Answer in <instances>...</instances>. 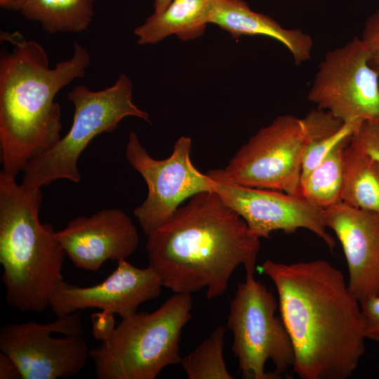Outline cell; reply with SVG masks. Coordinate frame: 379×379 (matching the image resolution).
<instances>
[{"mask_svg":"<svg viewBox=\"0 0 379 379\" xmlns=\"http://www.w3.org/2000/svg\"><path fill=\"white\" fill-rule=\"evenodd\" d=\"M41 188L18 184L0 171V263L7 303L43 312L51 305L67 256L53 227L41 223Z\"/></svg>","mask_w":379,"mask_h":379,"instance_id":"obj_4","label":"cell"},{"mask_svg":"<svg viewBox=\"0 0 379 379\" xmlns=\"http://www.w3.org/2000/svg\"><path fill=\"white\" fill-rule=\"evenodd\" d=\"M361 122H346L337 133L307 143L302 159L300 183L314 170L342 140L352 136Z\"/></svg>","mask_w":379,"mask_h":379,"instance_id":"obj_22","label":"cell"},{"mask_svg":"<svg viewBox=\"0 0 379 379\" xmlns=\"http://www.w3.org/2000/svg\"><path fill=\"white\" fill-rule=\"evenodd\" d=\"M94 0H28L20 11L48 33H79L93 20Z\"/></svg>","mask_w":379,"mask_h":379,"instance_id":"obj_19","label":"cell"},{"mask_svg":"<svg viewBox=\"0 0 379 379\" xmlns=\"http://www.w3.org/2000/svg\"><path fill=\"white\" fill-rule=\"evenodd\" d=\"M190 293H175L152 312L122 319L112 335L90 350L98 379H154L178 364L180 335L192 318Z\"/></svg>","mask_w":379,"mask_h":379,"instance_id":"obj_5","label":"cell"},{"mask_svg":"<svg viewBox=\"0 0 379 379\" xmlns=\"http://www.w3.org/2000/svg\"><path fill=\"white\" fill-rule=\"evenodd\" d=\"M307 142L301 119L278 116L218 171L237 185L302 196V159Z\"/></svg>","mask_w":379,"mask_h":379,"instance_id":"obj_8","label":"cell"},{"mask_svg":"<svg viewBox=\"0 0 379 379\" xmlns=\"http://www.w3.org/2000/svg\"><path fill=\"white\" fill-rule=\"evenodd\" d=\"M350 145L379 164V119L362 121L351 136Z\"/></svg>","mask_w":379,"mask_h":379,"instance_id":"obj_23","label":"cell"},{"mask_svg":"<svg viewBox=\"0 0 379 379\" xmlns=\"http://www.w3.org/2000/svg\"><path fill=\"white\" fill-rule=\"evenodd\" d=\"M114 314L109 310H102L91 315L92 334L96 340L104 342L112 335L117 326Z\"/></svg>","mask_w":379,"mask_h":379,"instance_id":"obj_26","label":"cell"},{"mask_svg":"<svg viewBox=\"0 0 379 379\" xmlns=\"http://www.w3.org/2000/svg\"><path fill=\"white\" fill-rule=\"evenodd\" d=\"M147 236L148 267L174 293L206 289L211 300L225 292L239 265L254 275L260 238L214 190L190 197Z\"/></svg>","mask_w":379,"mask_h":379,"instance_id":"obj_2","label":"cell"},{"mask_svg":"<svg viewBox=\"0 0 379 379\" xmlns=\"http://www.w3.org/2000/svg\"><path fill=\"white\" fill-rule=\"evenodd\" d=\"M215 24L232 38L264 36L277 40L292 54L295 65L311 58L312 37L299 29H286L269 15L253 11L244 0H213L209 24Z\"/></svg>","mask_w":379,"mask_h":379,"instance_id":"obj_16","label":"cell"},{"mask_svg":"<svg viewBox=\"0 0 379 379\" xmlns=\"http://www.w3.org/2000/svg\"><path fill=\"white\" fill-rule=\"evenodd\" d=\"M162 286L159 277L151 267L139 268L120 260L115 270L98 284L83 287L62 281L50 307L57 317L98 308L124 319L136 312L143 302L159 296Z\"/></svg>","mask_w":379,"mask_h":379,"instance_id":"obj_13","label":"cell"},{"mask_svg":"<svg viewBox=\"0 0 379 379\" xmlns=\"http://www.w3.org/2000/svg\"><path fill=\"white\" fill-rule=\"evenodd\" d=\"M0 379H22L16 362L6 353H0Z\"/></svg>","mask_w":379,"mask_h":379,"instance_id":"obj_27","label":"cell"},{"mask_svg":"<svg viewBox=\"0 0 379 379\" xmlns=\"http://www.w3.org/2000/svg\"><path fill=\"white\" fill-rule=\"evenodd\" d=\"M79 311L48 324H8L0 329V350L18 364L22 379L74 376L90 357Z\"/></svg>","mask_w":379,"mask_h":379,"instance_id":"obj_9","label":"cell"},{"mask_svg":"<svg viewBox=\"0 0 379 379\" xmlns=\"http://www.w3.org/2000/svg\"><path fill=\"white\" fill-rule=\"evenodd\" d=\"M207 174L214 181V191L258 238H268L277 230L291 233L304 228L321 238L330 249L334 248L335 241L327 232L324 209L304 197L237 185L222 177L218 169L211 170Z\"/></svg>","mask_w":379,"mask_h":379,"instance_id":"obj_12","label":"cell"},{"mask_svg":"<svg viewBox=\"0 0 379 379\" xmlns=\"http://www.w3.org/2000/svg\"><path fill=\"white\" fill-rule=\"evenodd\" d=\"M213 0H173L159 13H153L134 34L141 45L155 44L175 35L182 41L200 37L209 24Z\"/></svg>","mask_w":379,"mask_h":379,"instance_id":"obj_17","label":"cell"},{"mask_svg":"<svg viewBox=\"0 0 379 379\" xmlns=\"http://www.w3.org/2000/svg\"><path fill=\"white\" fill-rule=\"evenodd\" d=\"M173 0H154V13H161L168 6Z\"/></svg>","mask_w":379,"mask_h":379,"instance_id":"obj_29","label":"cell"},{"mask_svg":"<svg viewBox=\"0 0 379 379\" xmlns=\"http://www.w3.org/2000/svg\"><path fill=\"white\" fill-rule=\"evenodd\" d=\"M324 215L343 247L352 294L359 302L379 295V214L340 202Z\"/></svg>","mask_w":379,"mask_h":379,"instance_id":"obj_15","label":"cell"},{"mask_svg":"<svg viewBox=\"0 0 379 379\" xmlns=\"http://www.w3.org/2000/svg\"><path fill=\"white\" fill-rule=\"evenodd\" d=\"M227 326L218 325L180 364L189 379H233L224 359Z\"/></svg>","mask_w":379,"mask_h":379,"instance_id":"obj_21","label":"cell"},{"mask_svg":"<svg viewBox=\"0 0 379 379\" xmlns=\"http://www.w3.org/2000/svg\"><path fill=\"white\" fill-rule=\"evenodd\" d=\"M301 379H347L366 352L361 306L343 274L329 262L266 260Z\"/></svg>","mask_w":379,"mask_h":379,"instance_id":"obj_1","label":"cell"},{"mask_svg":"<svg viewBox=\"0 0 379 379\" xmlns=\"http://www.w3.org/2000/svg\"><path fill=\"white\" fill-rule=\"evenodd\" d=\"M12 50L0 59V148L2 171L16 177L29 161L60 140L58 92L83 77L90 64L87 50L77 42L69 60L50 67L45 49L20 34L1 32Z\"/></svg>","mask_w":379,"mask_h":379,"instance_id":"obj_3","label":"cell"},{"mask_svg":"<svg viewBox=\"0 0 379 379\" xmlns=\"http://www.w3.org/2000/svg\"><path fill=\"white\" fill-rule=\"evenodd\" d=\"M67 98L74 107L72 126L55 145L29 161L22 180L27 187L41 188L59 179L79 182V157L95 136L112 132L126 117L150 123L149 114L133 103L132 81L123 73L104 90L94 91L78 85Z\"/></svg>","mask_w":379,"mask_h":379,"instance_id":"obj_6","label":"cell"},{"mask_svg":"<svg viewBox=\"0 0 379 379\" xmlns=\"http://www.w3.org/2000/svg\"><path fill=\"white\" fill-rule=\"evenodd\" d=\"M350 139L338 142L300 183L302 196L317 207L326 209L342 202L343 153Z\"/></svg>","mask_w":379,"mask_h":379,"instance_id":"obj_20","label":"cell"},{"mask_svg":"<svg viewBox=\"0 0 379 379\" xmlns=\"http://www.w3.org/2000/svg\"><path fill=\"white\" fill-rule=\"evenodd\" d=\"M366 338L379 343V295L359 302Z\"/></svg>","mask_w":379,"mask_h":379,"instance_id":"obj_25","label":"cell"},{"mask_svg":"<svg viewBox=\"0 0 379 379\" xmlns=\"http://www.w3.org/2000/svg\"><path fill=\"white\" fill-rule=\"evenodd\" d=\"M357 36L328 51L319 64L307 99L345 122L379 119V76Z\"/></svg>","mask_w":379,"mask_h":379,"instance_id":"obj_11","label":"cell"},{"mask_svg":"<svg viewBox=\"0 0 379 379\" xmlns=\"http://www.w3.org/2000/svg\"><path fill=\"white\" fill-rule=\"evenodd\" d=\"M57 235L74 265L93 272L98 271L107 260H126L139 243L136 227L119 208L75 218Z\"/></svg>","mask_w":379,"mask_h":379,"instance_id":"obj_14","label":"cell"},{"mask_svg":"<svg viewBox=\"0 0 379 379\" xmlns=\"http://www.w3.org/2000/svg\"><path fill=\"white\" fill-rule=\"evenodd\" d=\"M368 54V65L379 76V9L369 15L361 34Z\"/></svg>","mask_w":379,"mask_h":379,"instance_id":"obj_24","label":"cell"},{"mask_svg":"<svg viewBox=\"0 0 379 379\" xmlns=\"http://www.w3.org/2000/svg\"><path fill=\"white\" fill-rule=\"evenodd\" d=\"M191 149V138L182 136L174 144L172 154L158 160L149 155L135 132L130 133L126 158L148 188L147 198L133 211L146 235L167 220L185 199L214 190L213 180L193 165Z\"/></svg>","mask_w":379,"mask_h":379,"instance_id":"obj_10","label":"cell"},{"mask_svg":"<svg viewBox=\"0 0 379 379\" xmlns=\"http://www.w3.org/2000/svg\"><path fill=\"white\" fill-rule=\"evenodd\" d=\"M272 291L246 275L230 305L227 328L232 334V352L245 379H279L294 363L291 340Z\"/></svg>","mask_w":379,"mask_h":379,"instance_id":"obj_7","label":"cell"},{"mask_svg":"<svg viewBox=\"0 0 379 379\" xmlns=\"http://www.w3.org/2000/svg\"><path fill=\"white\" fill-rule=\"evenodd\" d=\"M342 202L379 214V164L371 157L347 145L343 149Z\"/></svg>","mask_w":379,"mask_h":379,"instance_id":"obj_18","label":"cell"},{"mask_svg":"<svg viewBox=\"0 0 379 379\" xmlns=\"http://www.w3.org/2000/svg\"><path fill=\"white\" fill-rule=\"evenodd\" d=\"M28 0H0V6L3 8L13 11H21Z\"/></svg>","mask_w":379,"mask_h":379,"instance_id":"obj_28","label":"cell"}]
</instances>
